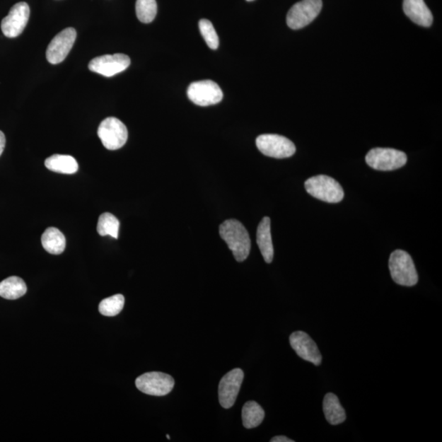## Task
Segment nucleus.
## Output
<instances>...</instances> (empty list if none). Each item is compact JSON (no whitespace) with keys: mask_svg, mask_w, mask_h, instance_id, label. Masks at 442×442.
<instances>
[{"mask_svg":"<svg viewBox=\"0 0 442 442\" xmlns=\"http://www.w3.org/2000/svg\"><path fill=\"white\" fill-rule=\"evenodd\" d=\"M76 39V31L69 28L62 30L52 40L46 51L47 60L51 64H59L64 62L70 53Z\"/></svg>","mask_w":442,"mask_h":442,"instance_id":"obj_12","label":"nucleus"},{"mask_svg":"<svg viewBox=\"0 0 442 442\" xmlns=\"http://www.w3.org/2000/svg\"><path fill=\"white\" fill-rule=\"evenodd\" d=\"M131 65V59L126 54H107L92 59L88 69L106 77H112L126 71Z\"/></svg>","mask_w":442,"mask_h":442,"instance_id":"obj_10","label":"nucleus"},{"mask_svg":"<svg viewBox=\"0 0 442 442\" xmlns=\"http://www.w3.org/2000/svg\"><path fill=\"white\" fill-rule=\"evenodd\" d=\"M305 188L312 197L329 204H337L344 197V191L339 182L325 175L311 177L306 181Z\"/></svg>","mask_w":442,"mask_h":442,"instance_id":"obj_2","label":"nucleus"},{"mask_svg":"<svg viewBox=\"0 0 442 442\" xmlns=\"http://www.w3.org/2000/svg\"><path fill=\"white\" fill-rule=\"evenodd\" d=\"M124 305V298L122 294H117L110 298L103 299L98 310L100 313L104 316H116L121 313Z\"/></svg>","mask_w":442,"mask_h":442,"instance_id":"obj_24","label":"nucleus"},{"mask_svg":"<svg viewBox=\"0 0 442 442\" xmlns=\"http://www.w3.org/2000/svg\"><path fill=\"white\" fill-rule=\"evenodd\" d=\"M242 418L244 427L248 429L257 428L263 422L264 412L261 405L251 400L243 405Z\"/></svg>","mask_w":442,"mask_h":442,"instance_id":"obj_21","label":"nucleus"},{"mask_svg":"<svg viewBox=\"0 0 442 442\" xmlns=\"http://www.w3.org/2000/svg\"><path fill=\"white\" fill-rule=\"evenodd\" d=\"M366 161L374 170L390 171L403 168L407 163V156L397 149L376 148L369 151Z\"/></svg>","mask_w":442,"mask_h":442,"instance_id":"obj_4","label":"nucleus"},{"mask_svg":"<svg viewBox=\"0 0 442 442\" xmlns=\"http://www.w3.org/2000/svg\"><path fill=\"white\" fill-rule=\"evenodd\" d=\"M243 378L244 373L241 368L233 369L221 378L219 385V402L223 408L230 409L235 405Z\"/></svg>","mask_w":442,"mask_h":442,"instance_id":"obj_13","label":"nucleus"},{"mask_svg":"<svg viewBox=\"0 0 442 442\" xmlns=\"http://www.w3.org/2000/svg\"><path fill=\"white\" fill-rule=\"evenodd\" d=\"M323 7L322 0H303L290 8L287 24L291 29L299 30L306 27L317 18Z\"/></svg>","mask_w":442,"mask_h":442,"instance_id":"obj_7","label":"nucleus"},{"mask_svg":"<svg viewBox=\"0 0 442 442\" xmlns=\"http://www.w3.org/2000/svg\"><path fill=\"white\" fill-rule=\"evenodd\" d=\"M120 221L111 213H103L98 219L97 231L101 236H111L117 239L119 235Z\"/></svg>","mask_w":442,"mask_h":442,"instance_id":"obj_22","label":"nucleus"},{"mask_svg":"<svg viewBox=\"0 0 442 442\" xmlns=\"http://www.w3.org/2000/svg\"><path fill=\"white\" fill-rule=\"evenodd\" d=\"M135 11L138 19L143 23H152L158 13L156 0H137Z\"/></svg>","mask_w":442,"mask_h":442,"instance_id":"obj_23","label":"nucleus"},{"mask_svg":"<svg viewBox=\"0 0 442 442\" xmlns=\"http://www.w3.org/2000/svg\"><path fill=\"white\" fill-rule=\"evenodd\" d=\"M30 7L27 3L20 2L13 8L1 23L2 33L6 37L15 38L23 33L30 18Z\"/></svg>","mask_w":442,"mask_h":442,"instance_id":"obj_11","label":"nucleus"},{"mask_svg":"<svg viewBox=\"0 0 442 442\" xmlns=\"http://www.w3.org/2000/svg\"><path fill=\"white\" fill-rule=\"evenodd\" d=\"M247 1L251 2V1H253V0H247Z\"/></svg>","mask_w":442,"mask_h":442,"instance_id":"obj_29","label":"nucleus"},{"mask_svg":"<svg viewBox=\"0 0 442 442\" xmlns=\"http://www.w3.org/2000/svg\"><path fill=\"white\" fill-rule=\"evenodd\" d=\"M260 152L267 157L283 159L292 157L296 153L294 144L279 134H262L256 140Z\"/></svg>","mask_w":442,"mask_h":442,"instance_id":"obj_5","label":"nucleus"},{"mask_svg":"<svg viewBox=\"0 0 442 442\" xmlns=\"http://www.w3.org/2000/svg\"><path fill=\"white\" fill-rule=\"evenodd\" d=\"M323 409L326 420L332 425L342 424L346 420L345 409H343L339 398L334 393L326 394Z\"/></svg>","mask_w":442,"mask_h":442,"instance_id":"obj_17","label":"nucleus"},{"mask_svg":"<svg viewBox=\"0 0 442 442\" xmlns=\"http://www.w3.org/2000/svg\"><path fill=\"white\" fill-rule=\"evenodd\" d=\"M41 243L45 251L53 255H59L64 252L66 238L59 228L50 227L47 228L41 237Z\"/></svg>","mask_w":442,"mask_h":442,"instance_id":"obj_19","label":"nucleus"},{"mask_svg":"<svg viewBox=\"0 0 442 442\" xmlns=\"http://www.w3.org/2000/svg\"><path fill=\"white\" fill-rule=\"evenodd\" d=\"M389 269L395 283L412 287L418 283L419 275L413 259L403 250H396L389 259Z\"/></svg>","mask_w":442,"mask_h":442,"instance_id":"obj_3","label":"nucleus"},{"mask_svg":"<svg viewBox=\"0 0 442 442\" xmlns=\"http://www.w3.org/2000/svg\"><path fill=\"white\" fill-rule=\"evenodd\" d=\"M257 243L264 262L268 264L272 263L274 258V247L272 232H270V219L267 216L264 217L259 223Z\"/></svg>","mask_w":442,"mask_h":442,"instance_id":"obj_16","label":"nucleus"},{"mask_svg":"<svg viewBox=\"0 0 442 442\" xmlns=\"http://www.w3.org/2000/svg\"><path fill=\"white\" fill-rule=\"evenodd\" d=\"M270 441L272 442H294L293 440H291L289 438H287V436H274V438L270 440Z\"/></svg>","mask_w":442,"mask_h":442,"instance_id":"obj_26","label":"nucleus"},{"mask_svg":"<svg viewBox=\"0 0 442 442\" xmlns=\"http://www.w3.org/2000/svg\"><path fill=\"white\" fill-rule=\"evenodd\" d=\"M135 385L143 393L150 396L163 397L173 391L175 380L169 374L150 372L137 378Z\"/></svg>","mask_w":442,"mask_h":442,"instance_id":"obj_8","label":"nucleus"},{"mask_svg":"<svg viewBox=\"0 0 442 442\" xmlns=\"http://www.w3.org/2000/svg\"><path fill=\"white\" fill-rule=\"evenodd\" d=\"M220 235L238 262L245 261L251 251V240L246 228L236 220H228L220 226Z\"/></svg>","mask_w":442,"mask_h":442,"instance_id":"obj_1","label":"nucleus"},{"mask_svg":"<svg viewBox=\"0 0 442 442\" xmlns=\"http://www.w3.org/2000/svg\"><path fill=\"white\" fill-rule=\"evenodd\" d=\"M5 144H6V139H5L4 134L0 131V156H1L4 152Z\"/></svg>","mask_w":442,"mask_h":442,"instance_id":"obj_27","label":"nucleus"},{"mask_svg":"<svg viewBox=\"0 0 442 442\" xmlns=\"http://www.w3.org/2000/svg\"><path fill=\"white\" fill-rule=\"evenodd\" d=\"M187 93L192 103L201 107L215 105L223 100L221 87L210 80L192 82Z\"/></svg>","mask_w":442,"mask_h":442,"instance_id":"obj_9","label":"nucleus"},{"mask_svg":"<svg viewBox=\"0 0 442 442\" xmlns=\"http://www.w3.org/2000/svg\"><path fill=\"white\" fill-rule=\"evenodd\" d=\"M45 165L54 173L66 175L75 174L79 168L76 160L69 155L54 154L45 160Z\"/></svg>","mask_w":442,"mask_h":442,"instance_id":"obj_18","label":"nucleus"},{"mask_svg":"<svg viewBox=\"0 0 442 442\" xmlns=\"http://www.w3.org/2000/svg\"><path fill=\"white\" fill-rule=\"evenodd\" d=\"M199 30L202 37L211 50H216L219 47L220 41L216 31L209 20L202 19L199 22Z\"/></svg>","mask_w":442,"mask_h":442,"instance_id":"obj_25","label":"nucleus"},{"mask_svg":"<svg viewBox=\"0 0 442 442\" xmlns=\"http://www.w3.org/2000/svg\"><path fill=\"white\" fill-rule=\"evenodd\" d=\"M166 438H168V440L170 439V436L169 435H166Z\"/></svg>","mask_w":442,"mask_h":442,"instance_id":"obj_28","label":"nucleus"},{"mask_svg":"<svg viewBox=\"0 0 442 442\" xmlns=\"http://www.w3.org/2000/svg\"><path fill=\"white\" fill-rule=\"evenodd\" d=\"M403 10L413 23L421 27L429 28L433 24V13L424 0H404Z\"/></svg>","mask_w":442,"mask_h":442,"instance_id":"obj_15","label":"nucleus"},{"mask_svg":"<svg viewBox=\"0 0 442 442\" xmlns=\"http://www.w3.org/2000/svg\"><path fill=\"white\" fill-rule=\"evenodd\" d=\"M98 135L103 146L108 150H117L126 144L128 131L124 124L116 117L104 119L98 129Z\"/></svg>","mask_w":442,"mask_h":442,"instance_id":"obj_6","label":"nucleus"},{"mask_svg":"<svg viewBox=\"0 0 442 442\" xmlns=\"http://www.w3.org/2000/svg\"><path fill=\"white\" fill-rule=\"evenodd\" d=\"M290 345L304 361L310 362L316 366L322 363V356L316 343L305 332L298 331L291 335Z\"/></svg>","mask_w":442,"mask_h":442,"instance_id":"obj_14","label":"nucleus"},{"mask_svg":"<svg viewBox=\"0 0 442 442\" xmlns=\"http://www.w3.org/2000/svg\"><path fill=\"white\" fill-rule=\"evenodd\" d=\"M27 291V284L24 280L17 277H9L0 283V296L4 299H18L22 298Z\"/></svg>","mask_w":442,"mask_h":442,"instance_id":"obj_20","label":"nucleus"}]
</instances>
